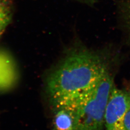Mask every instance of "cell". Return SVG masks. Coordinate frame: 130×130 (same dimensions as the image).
Instances as JSON below:
<instances>
[{
	"label": "cell",
	"mask_w": 130,
	"mask_h": 130,
	"mask_svg": "<svg viewBox=\"0 0 130 130\" xmlns=\"http://www.w3.org/2000/svg\"><path fill=\"white\" fill-rule=\"evenodd\" d=\"M48 78L52 103L77 96L91 88L108 72L116 60L111 49H94L76 42L65 48Z\"/></svg>",
	"instance_id": "obj_1"
},
{
	"label": "cell",
	"mask_w": 130,
	"mask_h": 130,
	"mask_svg": "<svg viewBox=\"0 0 130 130\" xmlns=\"http://www.w3.org/2000/svg\"><path fill=\"white\" fill-rule=\"evenodd\" d=\"M113 85L110 72L91 88L78 95V119L76 130H103L106 107Z\"/></svg>",
	"instance_id": "obj_2"
},
{
	"label": "cell",
	"mask_w": 130,
	"mask_h": 130,
	"mask_svg": "<svg viewBox=\"0 0 130 130\" xmlns=\"http://www.w3.org/2000/svg\"><path fill=\"white\" fill-rule=\"evenodd\" d=\"M127 91L112 88L106 107L104 126L106 130H126L125 117L128 106Z\"/></svg>",
	"instance_id": "obj_3"
},
{
	"label": "cell",
	"mask_w": 130,
	"mask_h": 130,
	"mask_svg": "<svg viewBox=\"0 0 130 130\" xmlns=\"http://www.w3.org/2000/svg\"><path fill=\"white\" fill-rule=\"evenodd\" d=\"M53 130H76L78 119V95L52 103Z\"/></svg>",
	"instance_id": "obj_4"
},
{
	"label": "cell",
	"mask_w": 130,
	"mask_h": 130,
	"mask_svg": "<svg viewBox=\"0 0 130 130\" xmlns=\"http://www.w3.org/2000/svg\"><path fill=\"white\" fill-rule=\"evenodd\" d=\"M17 77L14 61L6 52L0 51V90L12 87L15 83Z\"/></svg>",
	"instance_id": "obj_5"
},
{
	"label": "cell",
	"mask_w": 130,
	"mask_h": 130,
	"mask_svg": "<svg viewBox=\"0 0 130 130\" xmlns=\"http://www.w3.org/2000/svg\"><path fill=\"white\" fill-rule=\"evenodd\" d=\"M12 17L11 0H0V38L10 23Z\"/></svg>",
	"instance_id": "obj_6"
},
{
	"label": "cell",
	"mask_w": 130,
	"mask_h": 130,
	"mask_svg": "<svg viewBox=\"0 0 130 130\" xmlns=\"http://www.w3.org/2000/svg\"><path fill=\"white\" fill-rule=\"evenodd\" d=\"M119 14L123 29L130 39V0H121L119 5Z\"/></svg>",
	"instance_id": "obj_7"
},
{
	"label": "cell",
	"mask_w": 130,
	"mask_h": 130,
	"mask_svg": "<svg viewBox=\"0 0 130 130\" xmlns=\"http://www.w3.org/2000/svg\"><path fill=\"white\" fill-rule=\"evenodd\" d=\"M128 97H129V103L128 106L126 113L125 117V126L126 130H130V89L127 91Z\"/></svg>",
	"instance_id": "obj_8"
},
{
	"label": "cell",
	"mask_w": 130,
	"mask_h": 130,
	"mask_svg": "<svg viewBox=\"0 0 130 130\" xmlns=\"http://www.w3.org/2000/svg\"><path fill=\"white\" fill-rule=\"evenodd\" d=\"M80 3L84 4V5H87L89 6H93L95 3V0H75Z\"/></svg>",
	"instance_id": "obj_9"
}]
</instances>
